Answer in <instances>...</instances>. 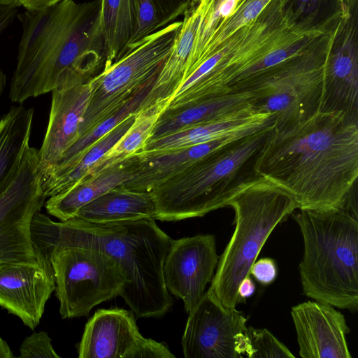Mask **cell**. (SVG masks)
Instances as JSON below:
<instances>
[{
  "label": "cell",
  "instance_id": "cell-1",
  "mask_svg": "<svg viewBox=\"0 0 358 358\" xmlns=\"http://www.w3.org/2000/svg\"><path fill=\"white\" fill-rule=\"evenodd\" d=\"M255 170L291 194L299 210L341 207L358 178V122L317 111L270 130Z\"/></svg>",
  "mask_w": 358,
  "mask_h": 358
},
{
  "label": "cell",
  "instance_id": "cell-2",
  "mask_svg": "<svg viewBox=\"0 0 358 358\" xmlns=\"http://www.w3.org/2000/svg\"><path fill=\"white\" fill-rule=\"evenodd\" d=\"M101 0H63L17 14L22 32L9 98L22 103L52 90L90 82L106 67Z\"/></svg>",
  "mask_w": 358,
  "mask_h": 358
},
{
  "label": "cell",
  "instance_id": "cell-3",
  "mask_svg": "<svg viewBox=\"0 0 358 358\" xmlns=\"http://www.w3.org/2000/svg\"><path fill=\"white\" fill-rule=\"evenodd\" d=\"M31 236L37 258L58 246L90 248L111 257L127 280L120 296L138 318L160 317L171 308L163 268L172 238L155 220L96 224L75 217L56 222L38 211Z\"/></svg>",
  "mask_w": 358,
  "mask_h": 358
},
{
  "label": "cell",
  "instance_id": "cell-4",
  "mask_svg": "<svg viewBox=\"0 0 358 358\" xmlns=\"http://www.w3.org/2000/svg\"><path fill=\"white\" fill-rule=\"evenodd\" d=\"M358 216L355 196L328 210L294 215L303 239L299 264L303 294L356 312L358 308Z\"/></svg>",
  "mask_w": 358,
  "mask_h": 358
},
{
  "label": "cell",
  "instance_id": "cell-5",
  "mask_svg": "<svg viewBox=\"0 0 358 358\" xmlns=\"http://www.w3.org/2000/svg\"><path fill=\"white\" fill-rule=\"evenodd\" d=\"M273 126L208 154L150 191L155 219L179 221L228 206L238 193L261 178L255 165Z\"/></svg>",
  "mask_w": 358,
  "mask_h": 358
},
{
  "label": "cell",
  "instance_id": "cell-6",
  "mask_svg": "<svg viewBox=\"0 0 358 358\" xmlns=\"http://www.w3.org/2000/svg\"><path fill=\"white\" fill-rule=\"evenodd\" d=\"M228 206L235 212V229L208 289L224 306L235 308L238 286L250 275L266 240L298 208L291 194L262 178L238 193Z\"/></svg>",
  "mask_w": 358,
  "mask_h": 358
},
{
  "label": "cell",
  "instance_id": "cell-7",
  "mask_svg": "<svg viewBox=\"0 0 358 358\" xmlns=\"http://www.w3.org/2000/svg\"><path fill=\"white\" fill-rule=\"evenodd\" d=\"M311 34L310 23L296 13L290 0H271L256 19L220 44V60L184 90L183 99L194 103L229 93L230 83L268 52Z\"/></svg>",
  "mask_w": 358,
  "mask_h": 358
},
{
  "label": "cell",
  "instance_id": "cell-8",
  "mask_svg": "<svg viewBox=\"0 0 358 358\" xmlns=\"http://www.w3.org/2000/svg\"><path fill=\"white\" fill-rule=\"evenodd\" d=\"M182 21L147 36L133 50L90 81V101L79 138L121 110L142 90L154 84L175 43Z\"/></svg>",
  "mask_w": 358,
  "mask_h": 358
},
{
  "label": "cell",
  "instance_id": "cell-9",
  "mask_svg": "<svg viewBox=\"0 0 358 358\" xmlns=\"http://www.w3.org/2000/svg\"><path fill=\"white\" fill-rule=\"evenodd\" d=\"M37 260L51 263L62 319L88 315L94 306L120 296L127 283L117 262L99 250L58 246Z\"/></svg>",
  "mask_w": 358,
  "mask_h": 358
},
{
  "label": "cell",
  "instance_id": "cell-10",
  "mask_svg": "<svg viewBox=\"0 0 358 358\" xmlns=\"http://www.w3.org/2000/svg\"><path fill=\"white\" fill-rule=\"evenodd\" d=\"M338 37L278 69L256 85L253 108L275 117V126L305 120L320 111L327 64Z\"/></svg>",
  "mask_w": 358,
  "mask_h": 358
},
{
  "label": "cell",
  "instance_id": "cell-11",
  "mask_svg": "<svg viewBox=\"0 0 358 358\" xmlns=\"http://www.w3.org/2000/svg\"><path fill=\"white\" fill-rule=\"evenodd\" d=\"M42 181L38 150L29 146L13 180L0 195V266L37 262L31 224L45 204Z\"/></svg>",
  "mask_w": 358,
  "mask_h": 358
},
{
  "label": "cell",
  "instance_id": "cell-12",
  "mask_svg": "<svg viewBox=\"0 0 358 358\" xmlns=\"http://www.w3.org/2000/svg\"><path fill=\"white\" fill-rule=\"evenodd\" d=\"M189 316L182 338L185 358H243L247 319L208 289Z\"/></svg>",
  "mask_w": 358,
  "mask_h": 358
},
{
  "label": "cell",
  "instance_id": "cell-13",
  "mask_svg": "<svg viewBox=\"0 0 358 358\" xmlns=\"http://www.w3.org/2000/svg\"><path fill=\"white\" fill-rule=\"evenodd\" d=\"M79 358H174L164 343L143 337L133 313L99 309L86 323Z\"/></svg>",
  "mask_w": 358,
  "mask_h": 358
},
{
  "label": "cell",
  "instance_id": "cell-14",
  "mask_svg": "<svg viewBox=\"0 0 358 358\" xmlns=\"http://www.w3.org/2000/svg\"><path fill=\"white\" fill-rule=\"evenodd\" d=\"M215 236L196 235L171 241L163 273L166 287L188 313L205 293L218 263Z\"/></svg>",
  "mask_w": 358,
  "mask_h": 358
},
{
  "label": "cell",
  "instance_id": "cell-15",
  "mask_svg": "<svg viewBox=\"0 0 358 358\" xmlns=\"http://www.w3.org/2000/svg\"><path fill=\"white\" fill-rule=\"evenodd\" d=\"M51 263H10L0 266V306L34 330L55 290Z\"/></svg>",
  "mask_w": 358,
  "mask_h": 358
},
{
  "label": "cell",
  "instance_id": "cell-16",
  "mask_svg": "<svg viewBox=\"0 0 358 358\" xmlns=\"http://www.w3.org/2000/svg\"><path fill=\"white\" fill-rule=\"evenodd\" d=\"M299 355L303 358H351L346 336L350 329L334 306L308 301L291 310Z\"/></svg>",
  "mask_w": 358,
  "mask_h": 358
},
{
  "label": "cell",
  "instance_id": "cell-17",
  "mask_svg": "<svg viewBox=\"0 0 358 358\" xmlns=\"http://www.w3.org/2000/svg\"><path fill=\"white\" fill-rule=\"evenodd\" d=\"M48 127L38 150L41 173L52 168L79 138V129L87 108L90 82L57 88L52 92Z\"/></svg>",
  "mask_w": 358,
  "mask_h": 358
},
{
  "label": "cell",
  "instance_id": "cell-18",
  "mask_svg": "<svg viewBox=\"0 0 358 358\" xmlns=\"http://www.w3.org/2000/svg\"><path fill=\"white\" fill-rule=\"evenodd\" d=\"M350 22L329 57L320 111L341 112L358 122V51L356 28Z\"/></svg>",
  "mask_w": 358,
  "mask_h": 358
},
{
  "label": "cell",
  "instance_id": "cell-19",
  "mask_svg": "<svg viewBox=\"0 0 358 358\" xmlns=\"http://www.w3.org/2000/svg\"><path fill=\"white\" fill-rule=\"evenodd\" d=\"M244 136H229L185 148L140 151L138 166L122 187L150 192L208 154Z\"/></svg>",
  "mask_w": 358,
  "mask_h": 358
},
{
  "label": "cell",
  "instance_id": "cell-20",
  "mask_svg": "<svg viewBox=\"0 0 358 358\" xmlns=\"http://www.w3.org/2000/svg\"><path fill=\"white\" fill-rule=\"evenodd\" d=\"M274 124L275 117L273 115L250 107L226 117L149 141L141 151L170 150L229 136H245Z\"/></svg>",
  "mask_w": 358,
  "mask_h": 358
},
{
  "label": "cell",
  "instance_id": "cell-21",
  "mask_svg": "<svg viewBox=\"0 0 358 358\" xmlns=\"http://www.w3.org/2000/svg\"><path fill=\"white\" fill-rule=\"evenodd\" d=\"M138 162L136 153L103 169L63 192L53 195L45 203L48 214L66 221L75 217L78 210L106 193L127 182Z\"/></svg>",
  "mask_w": 358,
  "mask_h": 358
},
{
  "label": "cell",
  "instance_id": "cell-22",
  "mask_svg": "<svg viewBox=\"0 0 358 358\" xmlns=\"http://www.w3.org/2000/svg\"><path fill=\"white\" fill-rule=\"evenodd\" d=\"M254 97L255 92L252 90L231 92L180 108L164 110L148 141L253 107Z\"/></svg>",
  "mask_w": 358,
  "mask_h": 358
},
{
  "label": "cell",
  "instance_id": "cell-23",
  "mask_svg": "<svg viewBox=\"0 0 358 358\" xmlns=\"http://www.w3.org/2000/svg\"><path fill=\"white\" fill-rule=\"evenodd\" d=\"M76 217L96 224L155 220V206L150 192L119 185L80 208Z\"/></svg>",
  "mask_w": 358,
  "mask_h": 358
},
{
  "label": "cell",
  "instance_id": "cell-24",
  "mask_svg": "<svg viewBox=\"0 0 358 358\" xmlns=\"http://www.w3.org/2000/svg\"><path fill=\"white\" fill-rule=\"evenodd\" d=\"M183 16L171 53L147 96V107L158 102L169 104L183 83L187 59L199 21L196 0H192Z\"/></svg>",
  "mask_w": 358,
  "mask_h": 358
},
{
  "label": "cell",
  "instance_id": "cell-25",
  "mask_svg": "<svg viewBox=\"0 0 358 358\" xmlns=\"http://www.w3.org/2000/svg\"><path fill=\"white\" fill-rule=\"evenodd\" d=\"M34 120V109L12 106L0 120V195L13 180L26 150Z\"/></svg>",
  "mask_w": 358,
  "mask_h": 358
},
{
  "label": "cell",
  "instance_id": "cell-26",
  "mask_svg": "<svg viewBox=\"0 0 358 358\" xmlns=\"http://www.w3.org/2000/svg\"><path fill=\"white\" fill-rule=\"evenodd\" d=\"M138 0H101V29L106 53V67L122 57L138 21Z\"/></svg>",
  "mask_w": 358,
  "mask_h": 358
},
{
  "label": "cell",
  "instance_id": "cell-27",
  "mask_svg": "<svg viewBox=\"0 0 358 358\" xmlns=\"http://www.w3.org/2000/svg\"><path fill=\"white\" fill-rule=\"evenodd\" d=\"M136 113L129 116L93 144L71 167L56 176L42 178L45 197L63 192L91 176L96 164L131 126Z\"/></svg>",
  "mask_w": 358,
  "mask_h": 358
},
{
  "label": "cell",
  "instance_id": "cell-28",
  "mask_svg": "<svg viewBox=\"0 0 358 358\" xmlns=\"http://www.w3.org/2000/svg\"><path fill=\"white\" fill-rule=\"evenodd\" d=\"M154 85L155 83L151 84L142 90L121 110L80 136L52 168L42 172V178L56 176L71 167L93 144L129 116L145 108L147 96Z\"/></svg>",
  "mask_w": 358,
  "mask_h": 358
},
{
  "label": "cell",
  "instance_id": "cell-29",
  "mask_svg": "<svg viewBox=\"0 0 358 358\" xmlns=\"http://www.w3.org/2000/svg\"><path fill=\"white\" fill-rule=\"evenodd\" d=\"M167 106V103L158 102L139 110L131 126L96 164L91 176L141 151Z\"/></svg>",
  "mask_w": 358,
  "mask_h": 358
},
{
  "label": "cell",
  "instance_id": "cell-30",
  "mask_svg": "<svg viewBox=\"0 0 358 358\" xmlns=\"http://www.w3.org/2000/svg\"><path fill=\"white\" fill-rule=\"evenodd\" d=\"M138 1L137 24L124 55L138 45L147 36L164 28L178 17L183 15L192 0H138Z\"/></svg>",
  "mask_w": 358,
  "mask_h": 358
},
{
  "label": "cell",
  "instance_id": "cell-31",
  "mask_svg": "<svg viewBox=\"0 0 358 358\" xmlns=\"http://www.w3.org/2000/svg\"><path fill=\"white\" fill-rule=\"evenodd\" d=\"M244 357L249 358L294 357L291 351L266 329L247 327Z\"/></svg>",
  "mask_w": 358,
  "mask_h": 358
},
{
  "label": "cell",
  "instance_id": "cell-32",
  "mask_svg": "<svg viewBox=\"0 0 358 358\" xmlns=\"http://www.w3.org/2000/svg\"><path fill=\"white\" fill-rule=\"evenodd\" d=\"M20 358H60L54 350L51 338L45 331L33 333L24 338L20 347Z\"/></svg>",
  "mask_w": 358,
  "mask_h": 358
},
{
  "label": "cell",
  "instance_id": "cell-33",
  "mask_svg": "<svg viewBox=\"0 0 358 358\" xmlns=\"http://www.w3.org/2000/svg\"><path fill=\"white\" fill-rule=\"evenodd\" d=\"M278 274L277 266L273 259L266 257L256 260L252 264L250 275L263 285L271 284Z\"/></svg>",
  "mask_w": 358,
  "mask_h": 358
},
{
  "label": "cell",
  "instance_id": "cell-34",
  "mask_svg": "<svg viewBox=\"0 0 358 358\" xmlns=\"http://www.w3.org/2000/svg\"><path fill=\"white\" fill-rule=\"evenodd\" d=\"M17 15V8L0 3V37ZM6 83V76L0 66V98Z\"/></svg>",
  "mask_w": 358,
  "mask_h": 358
},
{
  "label": "cell",
  "instance_id": "cell-35",
  "mask_svg": "<svg viewBox=\"0 0 358 358\" xmlns=\"http://www.w3.org/2000/svg\"><path fill=\"white\" fill-rule=\"evenodd\" d=\"M63 0H0V3L14 8L23 7L26 10L48 8Z\"/></svg>",
  "mask_w": 358,
  "mask_h": 358
},
{
  "label": "cell",
  "instance_id": "cell-36",
  "mask_svg": "<svg viewBox=\"0 0 358 358\" xmlns=\"http://www.w3.org/2000/svg\"><path fill=\"white\" fill-rule=\"evenodd\" d=\"M322 0H295V8L301 16L305 17L318 13Z\"/></svg>",
  "mask_w": 358,
  "mask_h": 358
},
{
  "label": "cell",
  "instance_id": "cell-37",
  "mask_svg": "<svg viewBox=\"0 0 358 358\" xmlns=\"http://www.w3.org/2000/svg\"><path fill=\"white\" fill-rule=\"evenodd\" d=\"M255 291V285L251 275L246 276L240 283L238 288V303L245 301Z\"/></svg>",
  "mask_w": 358,
  "mask_h": 358
},
{
  "label": "cell",
  "instance_id": "cell-38",
  "mask_svg": "<svg viewBox=\"0 0 358 358\" xmlns=\"http://www.w3.org/2000/svg\"><path fill=\"white\" fill-rule=\"evenodd\" d=\"M13 354L7 343L0 336V358H13Z\"/></svg>",
  "mask_w": 358,
  "mask_h": 358
}]
</instances>
